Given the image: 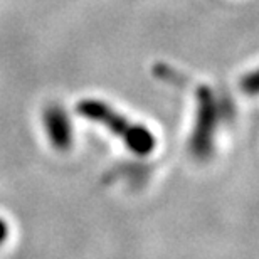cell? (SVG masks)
<instances>
[{"instance_id":"7a4b0ae2","label":"cell","mask_w":259,"mask_h":259,"mask_svg":"<svg viewBox=\"0 0 259 259\" xmlns=\"http://www.w3.org/2000/svg\"><path fill=\"white\" fill-rule=\"evenodd\" d=\"M44 126L54 148L64 152L72 143V125L66 111L58 105H51L44 111Z\"/></svg>"},{"instance_id":"3957f363","label":"cell","mask_w":259,"mask_h":259,"mask_svg":"<svg viewBox=\"0 0 259 259\" xmlns=\"http://www.w3.org/2000/svg\"><path fill=\"white\" fill-rule=\"evenodd\" d=\"M256 84H257V79H256V74H254V72H251L249 76L242 79V88H244V90H246L247 86H251V88H249V95H254V93H256Z\"/></svg>"},{"instance_id":"277c9868","label":"cell","mask_w":259,"mask_h":259,"mask_svg":"<svg viewBox=\"0 0 259 259\" xmlns=\"http://www.w3.org/2000/svg\"><path fill=\"white\" fill-rule=\"evenodd\" d=\"M7 236H9V226H7V222H5L4 219H0V246L5 242Z\"/></svg>"},{"instance_id":"6da1fadb","label":"cell","mask_w":259,"mask_h":259,"mask_svg":"<svg viewBox=\"0 0 259 259\" xmlns=\"http://www.w3.org/2000/svg\"><path fill=\"white\" fill-rule=\"evenodd\" d=\"M77 113L82 118H88L90 121L100 123L105 128L121 140L126 145L128 150H132L137 155L152 153L157 145L153 133L150 132L147 126L137 125V123L130 121L126 116H123L121 113L113 110L110 105H106L101 100H82L77 103L76 106Z\"/></svg>"}]
</instances>
